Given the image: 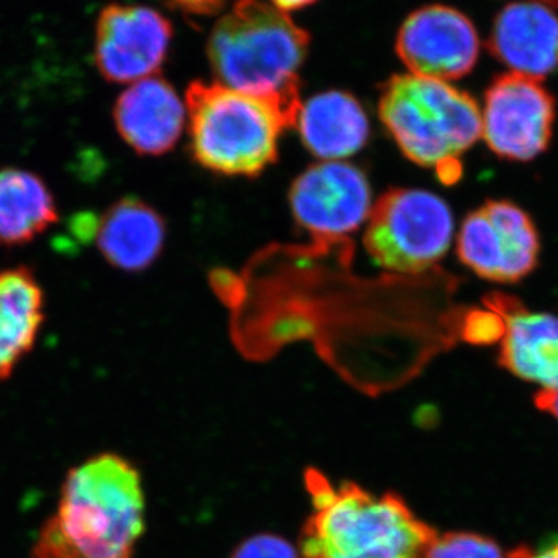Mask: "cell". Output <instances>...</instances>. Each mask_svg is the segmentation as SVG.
<instances>
[{
  "label": "cell",
  "mask_w": 558,
  "mask_h": 558,
  "mask_svg": "<svg viewBox=\"0 0 558 558\" xmlns=\"http://www.w3.org/2000/svg\"><path fill=\"white\" fill-rule=\"evenodd\" d=\"M138 470L113 453L69 473L33 558H132L145 527Z\"/></svg>",
  "instance_id": "obj_1"
},
{
  "label": "cell",
  "mask_w": 558,
  "mask_h": 558,
  "mask_svg": "<svg viewBox=\"0 0 558 558\" xmlns=\"http://www.w3.org/2000/svg\"><path fill=\"white\" fill-rule=\"evenodd\" d=\"M310 519L301 529L303 558H425L438 532L398 494L376 495L344 481L333 486L310 469Z\"/></svg>",
  "instance_id": "obj_2"
},
{
  "label": "cell",
  "mask_w": 558,
  "mask_h": 558,
  "mask_svg": "<svg viewBox=\"0 0 558 558\" xmlns=\"http://www.w3.org/2000/svg\"><path fill=\"white\" fill-rule=\"evenodd\" d=\"M310 35L258 0H238L216 24L208 57L219 84L301 106L299 70Z\"/></svg>",
  "instance_id": "obj_3"
},
{
  "label": "cell",
  "mask_w": 558,
  "mask_h": 558,
  "mask_svg": "<svg viewBox=\"0 0 558 558\" xmlns=\"http://www.w3.org/2000/svg\"><path fill=\"white\" fill-rule=\"evenodd\" d=\"M301 106L196 81L186 90L191 153L219 174L258 175L277 160L278 140Z\"/></svg>",
  "instance_id": "obj_4"
},
{
  "label": "cell",
  "mask_w": 558,
  "mask_h": 558,
  "mask_svg": "<svg viewBox=\"0 0 558 558\" xmlns=\"http://www.w3.org/2000/svg\"><path fill=\"white\" fill-rule=\"evenodd\" d=\"M379 113L400 150L422 167L436 168L449 185L461 178L459 157L483 135L481 110L469 94L413 73L385 84Z\"/></svg>",
  "instance_id": "obj_5"
},
{
  "label": "cell",
  "mask_w": 558,
  "mask_h": 558,
  "mask_svg": "<svg viewBox=\"0 0 558 558\" xmlns=\"http://www.w3.org/2000/svg\"><path fill=\"white\" fill-rule=\"evenodd\" d=\"M450 207L428 191H388L371 209L365 247L377 266L398 274H422L449 252Z\"/></svg>",
  "instance_id": "obj_6"
},
{
  "label": "cell",
  "mask_w": 558,
  "mask_h": 558,
  "mask_svg": "<svg viewBox=\"0 0 558 558\" xmlns=\"http://www.w3.org/2000/svg\"><path fill=\"white\" fill-rule=\"evenodd\" d=\"M538 255L534 222L509 201L486 202L470 213L459 231V259L488 281H520L537 267Z\"/></svg>",
  "instance_id": "obj_7"
},
{
  "label": "cell",
  "mask_w": 558,
  "mask_h": 558,
  "mask_svg": "<svg viewBox=\"0 0 558 558\" xmlns=\"http://www.w3.org/2000/svg\"><path fill=\"white\" fill-rule=\"evenodd\" d=\"M481 120L483 137L497 156L529 161L549 146L556 100L538 80L506 73L488 86Z\"/></svg>",
  "instance_id": "obj_8"
},
{
  "label": "cell",
  "mask_w": 558,
  "mask_h": 558,
  "mask_svg": "<svg viewBox=\"0 0 558 558\" xmlns=\"http://www.w3.org/2000/svg\"><path fill=\"white\" fill-rule=\"evenodd\" d=\"M171 39V22L159 11L109 3L95 25V64L110 83H137L159 72Z\"/></svg>",
  "instance_id": "obj_9"
},
{
  "label": "cell",
  "mask_w": 558,
  "mask_h": 558,
  "mask_svg": "<svg viewBox=\"0 0 558 558\" xmlns=\"http://www.w3.org/2000/svg\"><path fill=\"white\" fill-rule=\"evenodd\" d=\"M289 199L296 222L318 238L352 233L373 209L365 172L336 160L307 168L293 182Z\"/></svg>",
  "instance_id": "obj_10"
},
{
  "label": "cell",
  "mask_w": 558,
  "mask_h": 558,
  "mask_svg": "<svg viewBox=\"0 0 558 558\" xmlns=\"http://www.w3.org/2000/svg\"><path fill=\"white\" fill-rule=\"evenodd\" d=\"M398 54L413 75L447 83L469 75L475 68L478 33L461 11L444 5L424 7L403 22Z\"/></svg>",
  "instance_id": "obj_11"
},
{
  "label": "cell",
  "mask_w": 558,
  "mask_h": 558,
  "mask_svg": "<svg viewBox=\"0 0 558 558\" xmlns=\"http://www.w3.org/2000/svg\"><path fill=\"white\" fill-rule=\"evenodd\" d=\"M484 303L506 325L499 365L543 389H558V317L532 314L519 299L499 292Z\"/></svg>",
  "instance_id": "obj_12"
},
{
  "label": "cell",
  "mask_w": 558,
  "mask_h": 558,
  "mask_svg": "<svg viewBox=\"0 0 558 558\" xmlns=\"http://www.w3.org/2000/svg\"><path fill=\"white\" fill-rule=\"evenodd\" d=\"M487 46L513 72L546 78L558 69V17L543 3H510L499 11Z\"/></svg>",
  "instance_id": "obj_13"
},
{
  "label": "cell",
  "mask_w": 558,
  "mask_h": 558,
  "mask_svg": "<svg viewBox=\"0 0 558 558\" xmlns=\"http://www.w3.org/2000/svg\"><path fill=\"white\" fill-rule=\"evenodd\" d=\"M113 120L121 138L142 156L174 148L185 126V108L168 81L150 76L120 95Z\"/></svg>",
  "instance_id": "obj_14"
},
{
  "label": "cell",
  "mask_w": 558,
  "mask_h": 558,
  "mask_svg": "<svg viewBox=\"0 0 558 558\" xmlns=\"http://www.w3.org/2000/svg\"><path fill=\"white\" fill-rule=\"evenodd\" d=\"M167 227L148 204L126 197L106 209L98 219L95 240L101 255L117 269H148L163 248Z\"/></svg>",
  "instance_id": "obj_15"
},
{
  "label": "cell",
  "mask_w": 558,
  "mask_h": 558,
  "mask_svg": "<svg viewBox=\"0 0 558 558\" xmlns=\"http://www.w3.org/2000/svg\"><path fill=\"white\" fill-rule=\"evenodd\" d=\"M301 140L318 159L333 161L359 153L369 138V121L360 102L344 92L315 95L301 106Z\"/></svg>",
  "instance_id": "obj_16"
},
{
  "label": "cell",
  "mask_w": 558,
  "mask_h": 558,
  "mask_svg": "<svg viewBox=\"0 0 558 558\" xmlns=\"http://www.w3.org/2000/svg\"><path fill=\"white\" fill-rule=\"evenodd\" d=\"M44 322V295L25 267L0 274V380L35 344Z\"/></svg>",
  "instance_id": "obj_17"
},
{
  "label": "cell",
  "mask_w": 558,
  "mask_h": 558,
  "mask_svg": "<svg viewBox=\"0 0 558 558\" xmlns=\"http://www.w3.org/2000/svg\"><path fill=\"white\" fill-rule=\"evenodd\" d=\"M57 220L53 196L38 175L16 168L0 170V244L31 242Z\"/></svg>",
  "instance_id": "obj_18"
},
{
  "label": "cell",
  "mask_w": 558,
  "mask_h": 558,
  "mask_svg": "<svg viewBox=\"0 0 558 558\" xmlns=\"http://www.w3.org/2000/svg\"><path fill=\"white\" fill-rule=\"evenodd\" d=\"M425 558H505L494 539L470 532L436 535Z\"/></svg>",
  "instance_id": "obj_19"
},
{
  "label": "cell",
  "mask_w": 558,
  "mask_h": 558,
  "mask_svg": "<svg viewBox=\"0 0 558 558\" xmlns=\"http://www.w3.org/2000/svg\"><path fill=\"white\" fill-rule=\"evenodd\" d=\"M505 332V322L495 312L473 311L462 323L461 336L469 343L492 344L495 341L502 340Z\"/></svg>",
  "instance_id": "obj_20"
},
{
  "label": "cell",
  "mask_w": 558,
  "mask_h": 558,
  "mask_svg": "<svg viewBox=\"0 0 558 558\" xmlns=\"http://www.w3.org/2000/svg\"><path fill=\"white\" fill-rule=\"evenodd\" d=\"M231 558H301L288 539L274 534H259L245 539Z\"/></svg>",
  "instance_id": "obj_21"
},
{
  "label": "cell",
  "mask_w": 558,
  "mask_h": 558,
  "mask_svg": "<svg viewBox=\"0 0 558 558\" xmlns=\"http://www.w3.org/2000/svg\"><path fill=\"white\" fill-rule=\"evenodd\" d=\"M171 2L186 13L207 16V14L218 13L230 0H171Z\"/></svg>",
  "instance_id": "obj_22"
},
{
  "label": "cell",
  "mask_w": 558,
  "mask_h": 558,
  "mask_svg": "<svg viewBox=\"0 0 558 558\" xmlns=\"http://www.w3.org/2000/svg\"><path fill=\"white\" fill-rule=\"evenodd\" d=\"M535 405L546 413L553 414L558 421V389H542L535 396Z\"/></svg>",
  "instance_id": "obj_23"
},
{
  "label": "cell",
  "mask_w": 558,
  "mask_h": 558,
  "mask_svg": "<svg viewBox=\"0 0 558 558\" xmlns=\"http://www.w3.org/2000/svg\"><path fill=\"white\" fill-rule=\"evenodd\" d=\"M510 558H558V542L554 545L545 546V548L532 553L527 548H519L510 554Z\"/></svg>",
  "instance_id": "obj_24"
},
{
  "label": "cell",
  "mask_w": 558,
  "mask_h": 558,
  "mask_svg": "<svg viewBox=\"0 0 558 558\" xmlns=\"http://www.w3.org/2000/svg\"><path fill=\"white\" fill-rule=\"evenodd\" d=\"M281 11H293L311 5L315 0H271Z\"/></svg>",
  "instance_id": "obj_25"
},
{
  "label": "cell",
  "mask_w": 558,
  "mask_h": 558,
  "mask_svg": "<svg viewBox=\"0 0 558 558\" xmlns=\"http://www.w3.org/2000/svg\"><path fill=\"white\" fill-rule=\"evenodd\" d=\"M534 2L543 3L546 7H558V0H534Z\"/></svg>",
  "instance_id": "obj_26"
}]
</instances>
